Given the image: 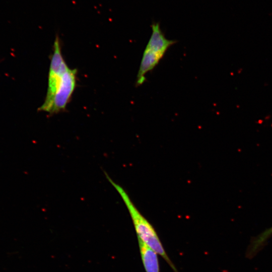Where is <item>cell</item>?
<instances>
[{
  "instance_id": "1",
  "label": "cell",
  "mask_w": 272,
  "mask_h": 272,
  "mask_svg": "<svg viewBox=\"0 0 272 272\" xmlns=\"http://www.w3.org/2000/svg\"><path fill=\"white\" fill-rule=\"evenodd\" d=\"M105 176L110 184L119 193L127 208L132 219L138 239L141 240L158 255H160L174 272H178L167 254L153 226L139 212L126 191L120 185L113 181L106 173H105Z\"/></svg>"
},
{
  "instance_id": "2",
  "label": "cell",
  "mask_w": 272,
  "mask_h": 272,
  "mask_svg": "<svg viewBox=\"0 0 272 272\" xmlns=\"http://www.w3.org/2000/svg\"><path fill=\"white\" fill-rule=\"evenodd\" d=\"M68 69L61 55L59 37L56 35L54 43L53 53L51 59L46 96L43 104L39 108L38 110L48 112L61 78Z\"/></svg>"
},
{
  "instance_id": "3",
  "label": "cell",
  "mask_w": 272,
  "mask_h": 272,
  "mask_svg": "<svg viewBox=\"0 0 272 272\" xmlns=\"http://www.w3.org/2000/svg\"><path fill=\"white\" fill-rule=\"evenodd\" d=\"M76 74V70L69 68L64 73L54 95L48 112L57 113L65 108L75 88Z\"/></svg>"
},
{
  "instance_id": "4",
  "label": "cell",
  "mask_w": 272,
  "mask_h": 272,
  "mask_svg": "<svg viewBox=\"0 0 272 272\" xmlns=\"http://www.w3.org/2000/svg\"><path fill=\"white\" fill-rule=\"evenodd\" d=\"M152 34L146 46L148 49L163 56L168 48L176 43V41L167 39L162 32L160 23H153L151 25Z\"/></svg>"
},
{
  "instance_id": "5",
  "label": "cell",
  "mask_w": 272,
  "mask_h": 272,
  "mask_svg": "<svg viewBox=\"0 0 272 272\" xmlns=\"http://www.w3.org/2000/svg\"><path fill=\"white\" fill-rule=\"evenodd\" d=\"M162 57V55L145 49L137 75V86H140L145 82V75L152 70Z\"/></svg>"
},
{
  "instance_id": "6",
  "label": "cell",
  "mask_w": 272,
  "mask_h": 272,
  "mask_svg": "<svg viewBox=\"0 0 272 272\" xmlns=\"http://www.w3.org/2000/svg\"><path fill=\"white\" fill-rule=\"evenodd\" d=\"M138 239L142 261L146 272H160L158 253Z\"/></svg>"
},
{
  "instance_id": "7",
  "label": "cell",
  "mask_w": 272,
  "mask_h": 272,
  "mask_svg": "<svg viewBox=\"0 0 272 272\" xmlns=\"http://www.w3.org/2000/svg\"><path fill=\"white\" fill-rule=\"evenodd\" d=\"M272 236V227L266 229L250 242L246 252V256L252 258L264 247L268 239Z\"/></svg>"
}]
</instances>
